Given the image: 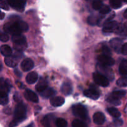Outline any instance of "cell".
Wrapping results in <instances>:
<instances>
[{"mask_svg":"<svg viewBox=\"0 0 127 127\" xmlns=\"http://www.w3.org/2000/svg\"><path fill=\"white\" fill-rule=\"evenodd\" d=\"M29 29V26L26 22L22 21H16L7 22L4 26V30L6 33L14 35L21 34Z\"/></svg>","mask_w":127,"mask_h":127,"instance_id":"obj_1","label":"cell"},{"mask_svg":"<svg viewBox=\"0 0 127 127\" xmlns=\"http://www.w3.org/2000/svg\"><path fill=\"white\" fill-rule=\"evenodd\" d=\"M97 71L99 73L106 77L109 80L112 81L114 79V73L111 68L107 66L98 63L97 65Z\"/></svg>","mask_w":127,"mask_h":127,"instance_id":"obj_5","label":"cell"},{"mask_svg":"<svg viewBox=\"0 0 127 127\" xmlns=\"http://www.w3.org/2000/svg\"><path fill=\"white\" fill-rule=\"evenodd\" d=\"M111 94L113 96L120 99L126 95V92L125 91H115L113 92Z\"/></svg>","mask_w":127,"mask_h":127,"instance_id":"obj_28","label":"cell"},{"mask_svg":"<svg viewBox=\"0 0 127 127\" xmlns=\"http://www.w3.org/2000/svg\"><path fill=\"white\" fill-rule=\"evenodd\" d=\"M33 66H34L33 62L29 58L24 60L21 64V69L24 71H28L31 70L33 68Z\"/></svg>","mask_w":127,"mask_h":127,"instance_id":"obj_12","label":"cell"},{"mask_svg":"<svg viewBox=\"0 0 127 127\" xmlns=\"http://www.w3.org/2000/svg\"><path fill=\"white\" fill-rule=\"evenodd\" d=\"M26 107L22 103H19L14 110V119L11 122L9 127H16L26 118Z\"/></svg>","mask_w":127,"mask_h":127,"instance_id":"obj_2","label":"cell"},{"mask_svg":"<svg viewBox=\"0 0 127 127\" xmlns=\"http://www.w3.org/2000/svg\"><path fill=\"white\" fill-rule=\"evenodd\" d=\"M94 122L97 125H102L105 121V117L103 113L97 112L93 116Z\"/></svg>","mask_w":127,"mask_h":127,"instance_id":"obj_15","label":"cell"},{"mask_svg":"<svg viewBox=\"0 0 127 127\" xmlns=\"http://www.w3.org/2000/svg\"><path fill=\"white\" fill-rule=\"evenodd\" d=\"M98 60L99 63L102 65L107 66H111L115 64V60L110 56L105 55H100L98 57Z\"/></svg>","mask_w":127,"mask_h":127,"instance_id":"obj_10","label":"cell"},{"mask_svg":"<svg viewBox=\"0 0 127 127\" xmlns=\"http://www.w3.org/2000/svg\"><path fill=\"white\" fill-rule=\"evenodd\" d=\"M0 52H1L2 55L7 57L11 56L12 51L9 46L7 45H3L1 46V47H0Z\"/></svg>","mask_w":127,"mask_h":127,"instance_id":"obj_20","label":"cell"},{"mask_svg":"<svg viewBox=\"0 0 127 127\" xmlns=\"http://www.w3.org/2000/svg\"><path fill=\"white\" fill-rule=\"evenodd\" d=\"M42 122L44 127H50V118L49 115L45 117Z\"/></svg>","mask_w":127,"mask_h":127,"instance_id":"obj_35","label":"cell"},{"mask_svg":"<svg viewBox=\"0 0 127 127\" xmlns=\"http://www.w3.org/2000/svg\"><path fill=\"white\" fill-rule=\"evenodd\" d=\"M38 74L36 72H31L26 76V81L28 84H32L35 83L38 79Z\"/></svg>","mask_w":127,"mask_h":127,"instance_id":"obj_19","label":"cell"},{"mask_svg":"<svg viewBox=\"0 0 127 127\" xmlns=\"http://www.w3.org/2000/svg\"><path fill=\"white\" fill-rule=\"evenodd\" d=\"M107 100L110 104H114V105H120L121 104V101H120V99L115 97L113 96L112 95H110L107 97Z\"/></svg>","mask_w":127,"mask_h":127,"instance_id":"obj_25","label":"cell"},{"mask_svg":"<svg viewBox=\"0 0 127 127\" xmlns=\"http://www.w3.org/2000/svg\"><path fill=\"white\" fill-rule=\"evenodd\" d=\"M102 6V2L100 0H94L93 2V7L95 10H100Z\"/></svg>","mask_w":127,"mask_h":127,"instance_id":"obj_33","label":"cell"},{"mask_svg":"<svg viewBox=\"0 0 127 127\" xmlns=\"http://www.w3.org/2000/svg\"><path fill=\"white\" fill-rule=\"evenodd\" d=\"M72 126L73 127H88V125L84 122L78 120V119L74 120L72 122Z\"/></svg>","mask_w":127,"mask_h":127,"instance_id":"obj_30","label":"cell"},{"mask_svg":"<svg viewBox=\"0 0 127 127\" xmlns=\"http://www.w3.org/2000/svg\"><path fill=\"white\" fill-rule=\"evenodd\" d=\"M48 88V83L45 78H40L38 83L36 85V90L39 93H42Z\"/></svg>","mask_w":127,"mask_h":127,"instance_id":"obj_16","label":"cell"},{"mask_svg":"<svg viewBox=\"0 0 127 127\" xmlns=\"http://www.w3.org/2000/svg\"><path fill=\"white\" fill-rule=\"evenodd\" d=\"M124 28H125V29L126 30V31L127 32V22H125V24H124Z\"/></svg>","mask_w":127,"mask_h":127,"instance_id":"obj_44","label":"cell"},{"mask_svg":"<svg viewBox=\"0 0 127 127\" xmlns=\"http://www.w3.org/2000/svg\"><path fill=\"white\" fill-rule=\"evenodd\" d=\"M5 17V14L0 10V20H2Z\"/></svg>","mask_w":127,"mask_h":127,"instance_id":"obj_42","label":"cell"},{"mask_svg":"<svg viewBox=\"0 0 127 127\" xmlns=\"http://www.w3.org/2000/svg\"><path fill=\"white\" fill-rule=\"evenodd\" d=\"M93 79L95 83L100 86L107 87L109 85V79L98 72L94 73L93 74Z\"/></svg>","mask_w":127,"mask_h":127,"instance_id":"obj_8","label":"cell"},{"mask_svg":"<svg viewBox=\"0 0 127 127\" xmlns=\"http://www.w3.org/2000/svg\"><path fill=\"white\" fill-rule=\"evenodd\" d=\"M11 85L8 80L0 78V95H8Z\"/></svg>","mask_w":127,"mask_h":127,"instance_id":"obj_9","label":"cell"},{"mask_svg":"<svg viewBox=\"0 0 127 127\" xmlns=\"http://www.w3.org/2000/svg\"><path fill=\"white\" fill-rule=\"evenodd\" d=\"M9 40V36L6 33L2 32V31H0V40L3 42H7Z\"/></svg>","mask_w":127,"mask_h":127,"instance_id":"obj_37","label":"cell"},{"mask_svg":"<svg viewBox=\"0 0 127 127\" xmlns=\"http://www.w3.org/2000/svg\"><path fill=\"white\" fill-rule=\"evenodd\" d=\"M72 111L74 115L83 120H87L89 118L88 112L85 107L81 104H76L72 107Z\"/></svg>","mask_w":127,"mask_h":127,"instance_id":"obj_4","label":"cell"},{"mask_svg":"<svg viewBox=\"0 0 127 127\" xmlns=\"http://www.w3.org/2000/svg\"><path fill=\"white\" fill-rule=\"evenodd\" d=\"M107 112L111 116L115 119H119L121 116V113L115 107H109L107 109Z\"/></svg>","mask_w":127,"mask_h":127,"instance_id":"obj_24","label":"cell"},{"mask_svg":"<svg viewBox=\"0 0 127 127\" xmlns=\"http://www.w3.org/2000/svg\"><path fill=\"white\" fill-rule=\"evenodd\" d=\"M124 16L125 17V18L127 19V9L126 10H125V12H124Z\"/></svg>","mask_w":127,"mask_h":127,"instance_id":"obj_43","label":"cell"},{"mask_svg":"<svg viewBox=\"0 0 127 127\" xmlns=\"http://www.w3.org/2000/svg\"><path fill=\"white\" fill-rule=\"evenodd\" d=\"M110 4L114 9H119L121 7L122 3L121 0H110Z\"/></svg>","mask_w":127,"mask_h":127,"instance_id":"obj_27","label":"cell"},{"mask_svg":"<svg viewBox=\"0 0 127 127\" xmlns=\"http://www.w3.org/2000/svg\"><path fill=\"white\" fill-rule=\"evenodd\" d=\"M102 51L103 55H105L110 56L111 55V51L109 49V48L107 46L104 45L103 46L102 48Z\"/></svg>","mask_w":127,"mask_h":127,"instance_id":"obj_39","label":"cell"},{"mask_svg":"<svg viewBox=\"0 0 127 127\" xmlns=\"http://www.w3.org/2000/svg\"><path fill=\"white\" fill-rule=\"evenodd\" d=\"M2 64H1V62H0V70H1V69H2Z\"/></svg>","mask_w":127,"mask_h":127,"instance_id":"obj_46","label":"cell"},{"mask_svg":"<svg viewBox=\"0 0 127 127\" xmlns=\"http://www.w3.org/2000/svg\"><path fill=\"white\" fill-rule=\"evenodd\" d=\"M27 0H7V4L16 11L22 12L24 10Z\"/></svg>","mask_w":127,"mask_h":127,"instance_id":"obj_7","label":"cell"},{"mask_svg":"<svg viewBox=\"0 0 127 127\" xmlns=\"http://www.w3.org/2000/svg\"><path fill=\"white\" fill-rule=\"evenodd\" d=\"M56 125L57 127H66L68 123L64 119L60 118L56 120Z\"/></svg>","mask_w":127,"mask_h":127,"instance_id":"obj_31","label":"cell"},{"mask_svg":"<svg viewBox=\"0 0 127 127\" xmlns=\"http://www.w3.org/2000/svg\"><path fill=\"white\" fill-rule=\"evenodd\" d=\"M19 61V57L16 56H9V57H6L4 60L5 64L9 67L11 68H14L17 65Z\"/></svg>","mask_w":127,"mask_h":127,"instance_id":"obj_14","label":"cell"},{"mask_svg":"<svg viewBox=\"0 0 127 127\" xmlns=\"http://www.w3.org/2000/svg\"><path fill=\"white\" fill-rule=\"evenodd\" d=\"M12 40L14 44H21V43H26V37L22 35V34L12 35Z\"/></svg>","mask_w":127,"mask_h":127,"instance_id":"obj_21","label":"cell"},{"mask_svg":"<svg viewBox=\"0 0 127 127\" xmlns=\"http://www.w3.org/2000/svg\"><path fill=\"white\" fill-rule=\"evenodd\" d=\"M15 73H16V75H17V76H21V73H20V72H19L17 70H15Z\"/></svg>","mask_w":127,"mask_h":127,"instance_id":"obj_45","label":"cell"},{"mask_svg":"<svg viewBox=\"0 0 127 127\" xmlns=\"http://www.w3.org/2000/svg\"><path fill=\"white\" fill-rule=\"evenodd\" d=\"M121 53H122L123 55H127V43H125V44H124L122 48Z\"/></svg>","mask_w":127,"mask_h":127,"instance_id":"obj_41","label":"cell"},{"mask_svg":"<svg viewBox=\"0 0 127 127\" xmlns=\"http://www.w3.org/2000/svg\"><path fill=\"white\" fill-rule=\"evenodd\" d=\"M119 72L121 75L127 76V60L122 61L119 66Z\"/></svg>","mask_w":127,"mask_h":127,"instance_id":"obj_22","label":"cell"},{"mask_svg":"<svg viewBox=\"0 0 127 127\" xmlns=\"http://www.w3.org/2000/svg\"><path fill=\"white\" fill-rule=\"evenodd\" d=\"M64 99L62 97H52L50 99V104L53 107H60L64 103Z\"/></svg>","mask_w":127,"mask_h":127,"instance_id":"obj_18","label":"cell"},{"mask_svg":"<svg viewBox=\"0 0 127 127\" xmlns=\"http://www.w3.org/2000/svg\"><path fill=\"white\" fill-rule=\"evenodd\" d=\"M99 18L95 16H90L88 18V23L91 26H95L99 24Z\"/></svg>","mask_w":127,"mask_h":127,"instance_id":"obj_26","label":"cell"},{"mask_svg":"<svg viewBox=\"0 0 127 127\" xmlns=\"http://www.w3.org/2000/svg\"><path fill=\"white\" fill-rule=\"evenodd\" d=\"M103 32L105 33H115L122 35L123 33H126L127 32L124 28V26L118 23L116 21H107L104 23L102 29Z\"/></svg>","mask_w":127,"mask_h":127,"instance_id":"obj_3","label":"cell"},{"mask_svg":"<svg viewBox=\"0 0 127 127\" xmlns=\"http://www.w3.org/2000/svg\"><path fill=\"white\" fill-rule=\"evenodd\" d=\"M9 98L8 95H0V104L5 105L8 103Z\"/></svg>","mask_w":127,"mask_h":127,"instance_id":"obj_34","label":"cell"},{"mask_svg":"<svg viewBox=\"0 0 127 127\" xmlns=\"http://www.w3.org/2000/svg\"><path fill=\"white\" fill-rule=\"evenodd\" d=\"M0 8L6 10V11H8L9 9L8 4L4 0H0Z\"/></svg>","mask_w":127,"mask_h":127,"instance_id":"obj_38","label":"cell"},{"mask_svg":"<svg viewBox=\"0 0 127 127\" xmlns=\"http://www.w3.org/2000/svg\"><path fill=\"white\" fill-rule=\"evenodd\" d=\"M110 45L117 53H121L122 48L124 45V42L120 38H115L110 41Z\"/></svg>","mask_w":127,"mask_h":127,"instance_id":"obj_11","label":"cell"},{"mask_svg":"<svg viewBox=\"0 0 127 127\" xmlns=\"http://www.w3.org/2000/svg\"><path fill=\"white\" fill-rule=\"evenodd\" d=\"M85 96L94 100H97L100 97V92L96 86L94 84H91L89 87V89L84 91Z\"/></svg>","mask_w":127,"mask_h":127,"instance_id":"obj_6","label":"cell"},{"mask_svg":"<svg viewBox=\"0 0 127 127\" xmlns=\"http://www.w3.org/2000/svg\"><path fill=\"white\" fill-rule=\"evenodd\" d=\"M123 1H124V2H126V3H127V0H122Z\"/></svg>","mask_w":127,"mask_h":127,"instance_id":"obj_47","label":"cell"},{"mask_svg":"<svg viewBox=\"0 0 127 127\" xmlns=\"http://www.w3.org/2000/svg\"><path fill=\"white\" fill-rule=\"evenodd\" d=\"M117 84L120 87L127 86V77L124 76L120 78L117 81Z\"/></svg>","mask_w":127,"mask_h":127,"instance_id":"obj_29","label":"cell"},{"mask_svg":"<svg viewBox=\"0 0 127 127\" xmlns=\"http://www.w3.org/2000/svg\"><path fill=\"white\" fill-rule=\"evenodd\" d=\"M61 91L65 95H69L73 92V87L69 82H64L62 86Z\"/></svg>","mask_w":127,"mask_h":127,"instance_id":"obj_17","label":"cell"},{"mask_svg":"<svg viewBox=\"0 0 127 127\" xmlns=\"http://www.w3.org/2000/svg\"><path fill=\"white\" fill-rule=\"evenodd\" d=\"M110 12V8L107 5H103L102 7L100 9V13L101 14H107Z\"/></svg>","mask_w":127,"mask_h":127,"instance_id":"obj_36","label":"cell"},{"mask_svg":"<svg viewBox=\"0 0 127 127\" xmlns=\"http://www.w3.org/2000/svg\"><path fill=\"white\" fill-rule=\"evenodd\" d=\"M55 94V91L51 88H47V89L40 93V95L45 98H49Z\"/></svg>","mask_w":127,"mask_h":127,"instance_id":"obj_23","label":"cell"},{"mask_svg":"<svg viewBox=\"0 0 127 127\" xmlns=\"http://www.w3.org/2000/svg\"><path fill=\"white\" fill-rule=\"evenodd\" d=\"M124 122H123L122 120L121 119H115V120L114 121V124L115 127H121L122 125H123Z\"/></svg>","mask_w":127,"mask_h":127,"instance_id":"obj_40","label":"cell"},{"mask_svg":"<svg viewBox=\"0 0 127 127\" xmlns=\"http://www.w3.org/2000/svg\"><path fill=\"white\" fill-rule=\"evenodd\" d=\"M27 43H21V44H14V48L19 52H22L27 48Z\"/></svg>","mask_w":127,"mask_h":127,"instance_id":"obj_32","label":"cell"},{"mask_svg":"<svg viewBox=\"0 0 127 127\" xmlns=\"http://www.w3.org/2000/svg\"><path fill=\"white\" fill-rule=\"evenodd\" d=\"M24 96L27 100L32 102L37 103L38 102V97L37 94L29 89H26L24 93Z\"/></svg>","mask_w":127,"mask_h":127,"instance_id":"obj_13","label":"cell"}]
</instances>
